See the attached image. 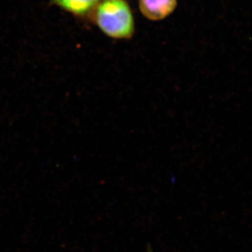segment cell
Here are the masks:
<instances>
[{"label":"cell","instance_id":"1","mask_svg":"<svg viewBox=\"0 0 252 252\" xmlns=\"http://www.w3.org/2000/svg\"><path fill=\"white\" fill-rule=\"evenodd\" d=\"M96 22L111 37L123 39L133 34L134 20L128 4L124 0H104L99 4Z\"/></svg>","mask_w":252,"mask_h":252},{"label":"cell","instance_id":"2","mask_svg":"<svg viewBox=\"0 0 252 252\" xmlns=\"http://www.w3.org/2000/svg\"><path fill=\"white\" fill-rule=\"evenodd\" d=\"M177 4V0H140V8L144 16L158 21L172 14Z\"/></svg>","mask_w":252,"mask_h":252},{"label":"cell","instance_id":"3","mask_svg":"<svg viewBox=\"0 0 252 252\" xmlns=\"http://www.w3.org/2000/svg\"><path fill=\"white\" fill-rule=\"evenodd\" d=\"M100 0H52L53 2L61 9L65 10L72 14L81 16L86 14Z\"/></svg>","mask_w":252,"mask_h":252},{"label":"cell","instance_id":"4","mask_svg":"<svg viewBox=\"0 0 252 252\" xmlns=\"http://www.w3.org/2000/svg\"><path fill=\"white\" fill-rule=\"evenodd\" d=\"M147 252H153V250L150 246H148V248H147Z\"/></svg>","mask_w":252,"mask_h":252}]
</instances>
